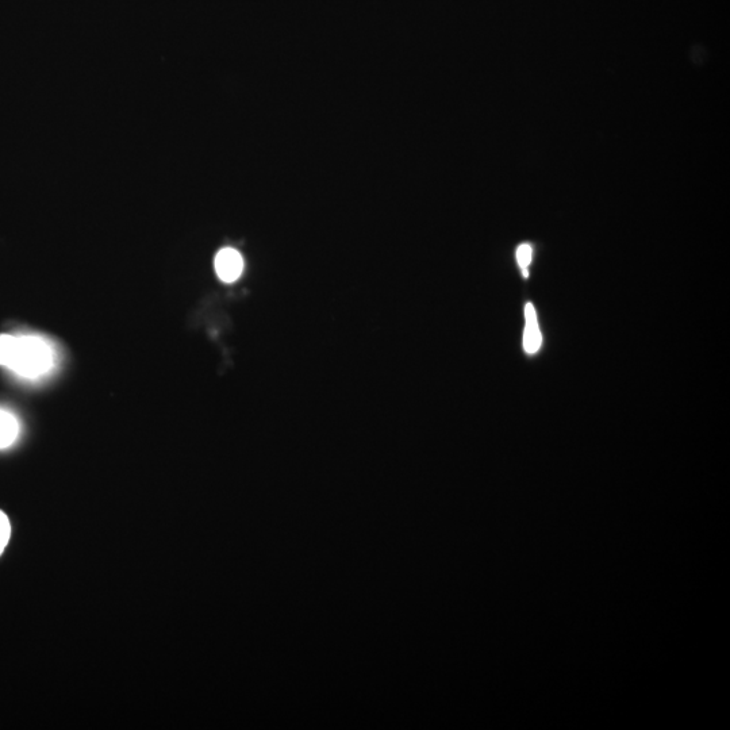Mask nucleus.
Instances as JSON below:
<instances>
[{"instance_id": "nucleus-5", "label": "nucleus", "mask_w": 730, "mask_h": 730, "mask_svg": "<svg viewBox=\"0 0 730 730\" xmlns=\"http://www.w3.org/2000/svg\"><path fill=\"white\" fill-rule=\"evenodd\" d=\"M15 338L13 334H0V365L6 367L9 363L11 352H13Z\"/></svg>"}, {"instance_id": "nucleus-4", "label": "nucleus", "mask_w": 730, "mask_h": 730, "mask_svg": "<svg viewBox=\"0 0 730 730\" xmlns=\"http://www.w3.org/2000/svg\"><path fill=\"white\" fill-rule=\"evenodd\" d=\"M19 434L17 417L10 411L0 409V449L9 448Z\"/></svg>"}, {"instance_id": "nucleus-3", "label": "nucleus", "mask_w": 730, "mask_h": 730, "mask_svg": "<svg viewBox=\"0 0 730 730\" xmlns=\"http://www.w3.org/2000/svg\"><path fill=\"white\" fill-rule=\"evenodd\" d=\"M525 317L526 328L524 336V347L525 351L528 352L529 355H533V353L539 351L541 347V333L539 325H537L536 311H534L532 303H528V305H526Z\"/></svg>"}, {"instance_id": "nucleus-2", "label": "nucleus", "mask_w": 730, "mask_h": 730, "mask_svg": "<svg viewBox=\"0 0 730 730\" xmlns=\"http://www.w3.org/2000/svg\"><path fill=\"white\" fill-rule=\"evenodd\" d=\"M215 272L218 278L225 283L236 282L244 271V260L240 252L233 248H225L215 256Z\"/></svg>"}, {"instance_id": "nucleus-7", "label": "nucleus", "mask_w": 730, "mask_h": 730, "mask_svg": "<svg viewBox=\"0 0 730 730\" xmlns=\"http://www.w3.org/2000/svg\"><path fill=\"white\" fill-rule=\"evenodd\" d=\"M533 249L532 245L522 244L517 251L518 264H520L522 272L525 276L529 275L528 267L532 263Z\"/></svg>"}, {"instance_id": "nucleus-6", "label": "nucleus", "mask_w": 730, "mask_h": 730, "mask_svg": "<svg viewBox=\"0 0 730 730\" xmlns=\"http://www.w3.org/2000/svg\"><path fill=\"white\" fill-rule=\"evenodd\" d=\"M11 537V525L9 517L0 510V556L5 552Z\"/></svg>"}, {"instance_id": "nucleus-1", "label": "nucleus", "mask_w": 730, "mask_h": 730, "mask_svg": "<svg viewBox=\"0 0 730 730\" xmlns=\"http://www.w3.org/2000/svg\"><path fill=\"white\" fill-rule=\"evenodd\" d=\"M53 364L55 353L49 343L37 336H19L6 368L22 378L37 379L48 374Z\"/></svg>"}]
</instances>
